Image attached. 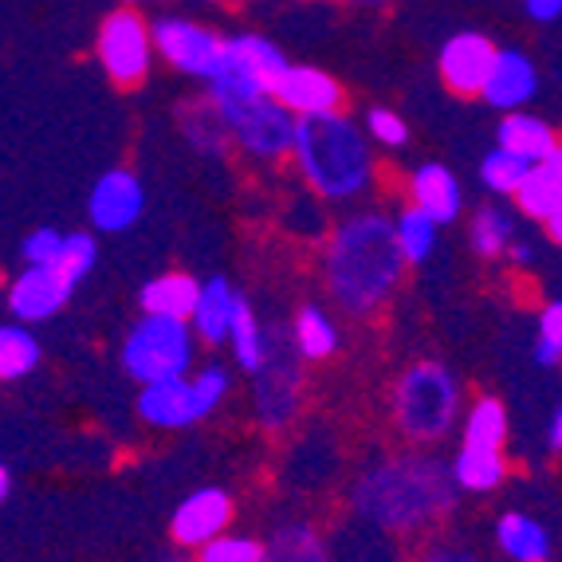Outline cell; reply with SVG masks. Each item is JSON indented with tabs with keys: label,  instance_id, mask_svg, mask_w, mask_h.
<instances>
[{
	"label": "cell",
	"instance_id": "obj_1",
	"mask_svg": "<svg viewBox=\"0 0 562 562\" xmlns=\"http://www.w3.org/2000/svg\"><path fill=\"white\" fill-rule=\"evenodd\" d=\"M402 276L405 260L397 252L394 225L385 213L366 209V213L347 216L327 236L323 280H327L330 300L355 319L378 315L402 288Z\"/></svg>",
	"mask_w": 562,
	"mask_h": 562
},
{
	"label": "cell",
	"instance_id": "obj_2",
	"mask_svg": "<svg viewBox=\"0 0 562 562\" xmlns=\"http://www.w3.org/2000/svg\"><path fill=\"white\" fill-rule=\"evenodd\" d=\"M457 507V487L449 480V464L432 457H390L355 484V512L382 531L409 535L437 524Z\"/></svg>",
	"mask_w": 562,
	"mask_h": 562
},
{
	"label": "cell",
	"instance_id": "obj_3",
	"mask_svg": "<svg viewBox=\"0 0 562 562\" xmlns=\"http://www.w3.org/2000/svg\"><path fill=\"white\" fill-rule=\"evenodd\" d=\"M291 158L319 201H358L374 186V150L342 111L295 119Z\"/></svg>",
	"mask_w": 562,
	"mask_h": 562
},
{
	"label": "cell",
	"instance_id": "obj_4",
	"mask_svg": "<svg viewBox=\"0 0 562 562\" xmlns=\"http://www.w3.org/2000/svg\"><path fill=\"white\" fill-rule=\"evenodd\" d=\"M460 382L441 362H413L394 385V422L405 441L437 445L460 422Z\"/></svg>",
	"mask_w": 562,
	"mask_h": 562
},
{
	"label": "cell",
	"instance_id": "obj_5",
	"mask_svg": "<svg viewBox=\"0 0 562 562\" xmlns=\"http://www.w3.org/2000/svg\"><path fill=\"white\" fill-rule=\"evenodd\" d=\"M193 358H198V338H193L186 319L142 315L122 338V370L138 385L189 374Z\"/></svg>",
	"mask_w": 562,
	"mask_h": 562
},
{
	"label": "cell",
	"instance_id": "obj_6",
	"mask_svg": "<svg viewBox=\"0 0 562 562\" xmlns=\"http://www.w3.org/2000/svg\"><path fill=\"white\" fill-rule=\"evenodd\" d=\"M99 64H103L106 79L119 87H138L146 83L154 64V44H150V24L142 20L138 9H114L99 24V40H94Z\"/></svg>",
	"mask_w": 562,
	"mask_h": 562
},
{
	"label": "cell",
	"instance_id": "obj_7",
	"mask_svg": "<svg viewBox=\"0 0 562 562\" xmlns=\"http://www.w3.org/2000/svg\"><path fill=\"white\" fill-rule=\"evenodd\" d=\"M228 126L236 150H244L252 161H283L291 158V138H295V114L280 106L272 94L252 99L221 114Z\"/></svg>",
	"mask_w": 562,
	"mask_h": 562
},
{
	"label": "cell",
	"instance_id": "obj_8",
	"mask_svg": "<svg viewBox=\"0 0 562 562\" xmlns=\"http://www.w3.org/2000/svg\"><path fill=\"white\" fill-rule=\"evenodd\" d=\"M150 44L154 56H161L169 67H178L181 76L209 79L221 64L225 52V36H216L213 29L198 24V20L166 16L158 24H150Z\"/></svg>",
	"mask_w": 562,
	"mask_h": 562
},
{
	"label": "cell",
	"instance_id": "obj_9",
	"mask_svg": "<svg viewBox=\"0 0 562 562\" xmlns=\"http://www.w3.org/2000/svg\"><path fill=\"white\" fill-rule=\"evenodd\" d=\"M71 295H76V288L52 263H29L9 283V315L16 323H24V327H36V323L56 319Z\"/></svg>",
	"mask_w": 562,
	"mask_h": 562
},
{
	"label": "cell",
	"instance_id": "obj_10",
	"mask_svg": "<svg viewBox=\"0 0 562 562\" xmlns=\"http://www.w3.org/2000/svg\"><path fill=\"white\" fill-rule=\"evenodd\" d=\"M142 213H146V189L131 169H106L103 178L91 186L87 216L99 233H126V228L138 225Z\"/></svg>",
	"mask_w": 562,
	"mask_h": 562
},
{
	"label": "cell",
	"instance_id": "obj_11",
	"mask_svg": "<svg viewBox=\"0 0 562 562\" xmlns=\"http://www.w3.org/2000/svg\"><path fill=\"white\" fill-rule=\"evenodd\" d=\"M233 512H236L233 496H228L225 487H198V492H189V496L173 507L169 535H173L178 547L198 551L201 543H209V539H216L221 531H228Z\"/></svg>",
	"mask_w": 562,
	"mask_h": 562
},
{
	"label": "cell",
	"instance_id": "obj_12",
	"mask_svg": "<svg viewBox=\"0 0 562 562\" xmlns=\"http://www.w3.org/2000/svg\"><path fill=\"white\" fill-rule=\"evenodd\" d=\"M138 417L150 429H189L209 417V409L201 405L198 390H193V378H166V382H146L138 390V402H134Z\"/></svg>",
	"mask_w": 562,
	"mask_h": 562
},
{
	"label": "cell",
	"instance_id": "obj_13",
	"mask_svg": "<svg viewBox=\"0 0 562 562\" xmlns=\"http://www.w3.org/2000/svg\"><path fill=\"white\" fill-rule=\"evenodd\" d=\"M272 99L280 106H288L295 119H307V114H330L342 111V83L335 76H327L323 67L311 64H288L280 71V79L272 83Z\"/></svg>",
	"mask_w": 562,
	"mask_h": 562
},
{
	"label": "cell",
	"instance_id": "obj_14",
	"mask_svg": "<svg viewBox=\"0 0 562 562\" xmlns=\"http://www.w3.org/2000/svg\"><path fill=\"white\" fill-rule=\"evenodd\" d=\"M496 59V44L484 32H457L437 56L441 83L460 99H480V87L487 79V67Z\"/></svg>",
	"mask_w": 562,
	"mask_h": 562
},
{
	"label": "cell",
	"instance_id": "obj_15",
	"mask_svg": "<svg viewBox=\"0 0 562 562\" xmlns=\"http://www.w3.org/2000/svg\"><path fill=\"white\" fill-rule=\"evenodd\" d=\"M539 94V67L527 52L519 47H496V59L487 67V79L480 87V99L487 106H496L499 114L524 111Z\"/></svg>",
	"mask_w": 562,
	"mask_h": 562
},
{
	"label": "cell",
	"instance_id": "obj_16",
	"mask_svg": "<svg viewBox=\"0 0 562 562\" xmlns=\"http://www.w3.org/2000/svg\"><path fill=\"white\" fill-rule=\"evenodd\" d=\"M295 409H300V366L280 350H268L263 366L256 370V417L263 429H283Z\"/></svg>",
	"mask_w": 562,
	"mask_h": 562
},
{
	"label": "cell",
	"instance_id": "obj_17",
	"mask_svg": "<svg viewBox=\"0 0 562 562\" xmlns=\"http://www.w3.org/2000/svg\"><path fill=\"white\" fill-rule=\"evenodd\" d=\"M512 198H516L519 213L539 221V225L547 228V236L559 240L562 236V150L543 161H531Z\"/></svg>",
	"mask_w": 562,
	"mask_h": 562
},
{
	"label": "cell",
	"instance_id": "obj_18",
	"mask_svg": "<svg viewBox=\"0 0 562 562\" xmlns=\"http://www.w3.org/2000/svg\"><path fill=\"white\" fill-rule=\"evenodd\" d=\"M409 205H417L437 225H457L464 213V189L460 178L441 161H422L409 173Z\"/></svg>",
	"mask_w": 562,
	"mask_h": 562
},
{
	"label": "cell",
	"instance_id": "obj_19",
	"mask_svg": "<svg viewBox=\"0 0 562 562\" xmlns=\"http://www.w3.org/2000/svg\"><path fill=\"white\" fill-rule=\"evenodd\" d=\"M288 64H291V59L283 56L280 47H276L268 36L240 32V36L225 40V52H221V64H216V67H228V71H236V76H244V79H252V83H260L263 91L272 94V83L280 79V71Z\"/></svg>",
	"mask_w": 562,
	"mask_h": 562
},
{
	"label": "cell",
	"instance_id": "obj_20",
	"mask_svg": "<svg viewBox=\"0 0 562 562\" xmlns=\"http://www.w3.org/2000/svg\"><path fill=\"white\" fill-rule=\"evenodd\" d=\"M496 146L499 150L519 154L524 161H543V158H551V154L562 150L559 134H554L551 122L539 119V114H531L527 106L524 111H507L504 119H499Z\"/></svg>",
	"mask_w": 562,
	"mask_h": 562
},
{
	"label": "cell",
	"instance_id": "obj_21",
	"mask_svg": "<svg viewBox=\"0 0 562 562\" xmlns=\"http://www.w3.org/2000/svg\"><path fill=\"white\" fill-rule=\"evenodd\" d=\"M236 295L240 291L225 280V276H213L198 288V303L189 311V330L193 338L209 342V347H221L228 335V319H233V307H236Z\"/></svg>",
	"mask_w": 562,
	"mask_h": 562
},
{
	"label": "cell",
	"instance_id": "obj_22",
	"mask_svg": "<svg viewBox=\"0 0 562 562\" xmlns=\"http://www.w3.org/2000/svg\"><path fill=\"white\" fill-rule=\"evenodd\" d=\"M449 480L457 492L487 496L507 480V457L504 449H487V445H460L449 464Z\"/></svg>",
	"mask_w": 562,
	"mask_h": 562
},
{
	"label": "cell",
	"instance_id": "obj_23",
	"mask_svg": "<svg viewBox=\"0 0 562 562\" xmlns=\"http://www.w3.org/2000/svg\"><path fill=\"white\" fill-rule=\"evenodd\" d=\"M201 280L189 272H161L142 283L138 307L142 315H166V319H189V311L198 303Z\"/></svg>",
	"mask_w": 562,
	"mask_h": 562
},
{
	"label": "cell",
	"instance_id": "obj_24",
	"mask_svg": "<svg viewBox=\"0 0 562 562\" xmlns=\"http://www.w3.org/2000/svg\"><path fill=\"white\" fill-rule=\"evenodd\" d=\"M496 543L504 551V559L512 562H547L551 559V531L527 512H507L496 524Z\"/></svg>",
	"mask_w": 562,
	"mask_h": 562
},
{
	"label": "cell",
	"instance_id": "obj_25",
	"mask_svg": "<svg viewBox=\"0 0 562 562\" xmlns=\"http://www.w3.org/2000/svg\"><path fill=\"white\" fill-rule=\"evenodd\" d=\"M181 134H186L189 146L209 161H221V158L233 154L228 126H225V119H221V111L209 103V94L205 99H198V103L181 106Z\"/></svg>",
	"mask_w": 562,
	"mask_h": 562
},
{
	"label": "cell",
	"instance_id": "obj_26",
	"mask_svg": "<svg viewBox=\"0 0 562 562\" xmlns=\"http://www.w3.org/2000/svg\"><path fill=\"white\" fill-rule=\"evenodd\" d=\"M228 350H233L236 366L240 370H248V374H256L263 366V358H268V330L260 327V319H256L252 303L244 300V295H236V307H233V319H228V335H225Z\"/></svg>",
	"mask_w": 562,
	"mask_h": 562
},
{
	"label": "cell",
	"instance_id": "obj_27",
	"mask_svg": "<svg viewBox=\"0 0 562 562\" xmlns=\"http://www.w3.org/2000/svg\"><path fill=\"white\" fill-rule=\"evenodd\" d=\"M519 236V221L512 209H499V205H480L472 213V225H469V240H472V252L484 256V260H499L507 252V244Z\"/></svg>",
	"mask_w": 562,
	"mask_h": 562
},
{
	"label": "cell",
	"instance_id": "obj_28",
	"mask_svg": "<svg viewBox=\"0 0 562 562\" xmlns=\"http://www.w3.org/2000/svg\"><path fill=\"white\" fill-rule=\"evenodd\" d=\"M460 429H464V445H487V449H504L507 432H512V417L499 397H476L469 409H460Z\"/></svg>",
	"mask_w": 562,
	"mask_h": 562
},
{
	"label": "cell",
	"instance_id": "obj_29",
	"mask_svg": "<svg viewBox=\"0 0 562 562\" xmlns=\"http://www.w3.org/2000/svg\"><path fill=\"white\" fill-rule=\"evenodd\" d=\"M390 225H394V244L405 268H417V263L429 260L432 248H437V233H441V225L432 216H425L417 205H405L397 216H390Z\"/></svg>",
	"mask_w": 562,
	"mask_h": 562
},
{
	"label": "cell",
	"instance_id": "obj_30",
	"mask_svg": "<svg viewBox=\"0 0 562 562\" xmlns=\"http://www.w3.org/2000/svg\"><path fill=\"white\" fill-rule=\"evenodd\" d=\"M44 358L40 338L24 323H0V382H20Z\"/></svg>",
	"mask_w": 562,
	"mask_h": 562
},
{
	"label": "cell",
	"instance_id": "obj_31",
	"mask_svg": "<svg viewBox=\"0 0 562 562\" xmlns=\"http://www.w3.org/2000/svg\"><path fill=\"white\" fill-rule=\"evenodd\" d=\"M263 562H330V551L311 524H283L272 543H263Z\"/></svg>",
	"mask_w": 562,
	"mask_h": 562
},
{
	"label": "cell",
	"instance_id": "obj_32",
	"mask_svg": "<svg viewBox=\"0 0 562 562\" xmlns=\"http://www.w3.org/2000/svg\"><path fill=\"white\" fill-rule=\"evenodd\" d=\"M338 350V327L327 311L307 303V307L295 315V355L307 358V362H327Z\"/></svg>",
	"mask_w": 562,
	"mask_h": 562
},
{
	"label": "cell",
	"instance_id": "obj_33",
	"mask_svg": "<svg viewBox=\"0 0 562 562\" xmlns=\"http://www.w3.org/2000/svg\"><path fill=\"white\" fill-rule=\"evenodd\" d=\"M94 260H99V240H94V233H64L52 268H56L71 288H79V283L94 272Z\"/></svg>",
	"mask_w": 562,
	"mask_h": 562
},
{
	"label": "cell",
	"instance_id": "obj_34",
	"mask_svg": "<svg viewBox=\"0 0 562 562\" xmlns=\"http://www.w3.org/2000/svg\"><path fill=\"white\" fill-rule=\"evenodd\" d=\"M527 166H531V161H524L519 154L499 150L496 146V150L480 161V181H484L487 193H496V198H512V193L519 189V181H524Z\"/></svg>",
	"mask_w": 562,
	"mask_h": 562
},
{
	"label": "cell",
	"instance_id": "obj_35",
	"mask_svg": "<svg viewBox=\"0 0 562 562\" xmlns=\"http://www.w3.org/2000/svg\"><path fill=\"white\" fill-rule=\"evenodd\" d=\"M193 562H263V543L252 539V535L221 531L216 539L198 547V559Z\"/></svg>",
	"mask_w": 562,
	"mask_h": 562
},
{
	"label": "cell",
	"instance_id": "obj_36",
	"mask_svg": "<svg viewBox=\"0 0 562 562\" xmlns=\"http://www.w3.org/2000/svg\"><path fill=\"white\" fill-rule=\"evenodd\" d=\"M535 362L554 370L562 362V303L551 300L539 311V327H535Z\"/></svg>",
	"mask_w": 562,
	"mask_h": 562
},
{
	"label": "cell",
	"instance_id": "obj_37",
	"mask_svg": "<svg viewBox=\"0 0 562 562\" xmlns=\"http://www.w3.org/2000/svg\"><path fill=\"white\" fill-rule=\"evenodd\" d=\"M362 134L370 142H378V146H385V150H402L405 142H409V122L397 111H390V106H370Z\"/></svg>",
	"mask_w": 562,
	"mask_h": 562
},
{
	"label": "cell",
	"instance_id": "obj_38",
	"mask_svg": "<svg viewBox=\"0 0 562 562\" xmlns=\"http://www.w3.org/2000/svg\"><path fill=\"white\" fill-rule=\"evenodd\" d=\"M193 378V390H198V397H201V405H205L209 413H216L221 409V402L228 397V390H233V382H228V370L225 366H201L198 374H189Z\"/></svg>",
	"mask_w": 562,
	"mask_h": 562
},
{
	"label": "cell",
	"instance_id": "obj_39",
	"mask_svg": "<svg viewBox=\"0 0 562 562\" xmlns=\"http://www.w3.org/2000/svg\"><path fill=\"white\" fill-rule=\"evenodd\" d=\"M59 240H64V233H56V228H36L24 236L20 256H24V263H52L59 252Z\"/></svg>",
	"mask_w": 562,
	"mask_h": 562
},
{
	"label": "cell",
	"instance_id": "obj_40",
	"mask_svg": "<svg viewBox=\"0 0 562 562\" xmlns=\"http://www.w3.org/2000/svg\"><path fill=\"white\" fill-rule=\"evenodd\" d=\"M524 4L535 24H554L562 16V0H524Z\"/></svg>",
	"mask_w": 562,
	"mask_h": 562
},
{
	"label": "cell",
	"instance_id": "obj_41",
	"mask_svg": "<svg viewBox=\"0 0 562 562\" xmlns=\"http://www.w3.org/2000/svg\"><path fill=\"white\" fill-rule=\"evenodd\" d=\"M425 562H480L472 551H464V547H452V543H437L429 547V554H425Z\"/></svg>",
	"mask_w": 562,
	"mask_h": 562
},
{
	"label": "cell",
	"instance_id": "obj_42",
	"mask_svg": "<svg viewBox=\"0 0 562 562\" xmlns=\"http://www.w3.org/2000/svg\"><path fill=\"white\" fill-rule=\"evenodd\" d=\"M507 260H516V263H531L535 260V244L531 240H524V236H516V240L507 244Z\"/></svg>",
	"mask_w": 562,
	"mask_h": 562
},
{
	"label": "cell",
	"instance_id": "obj_43",
	"mask_svg": "<svg viewBox=\"0 0 562 562\" xmlns=\"http://www.w3.org/2000/svg\"><path fill=\"white\" fill-rule=\"evenodd\" d=\"M547 449L551 452L562 449V409H554L551 417H547Z\"/></svg>",
	"mask_w": 562,
	"mask_h": 562
},
{
	"label": "cell",
	"instance_id": "obj_44",
	"mask_svg": "<svg viewBox=\"0 0 562 562\" xmlns=\"http://www.w3.org/2000/svg\"><path fill=\"white\" fill-rule=\"evenodd\" d=\"M9 496H12V472L0 464V504H4Z\"/></svg>",
	"mask_w": 562,
	"mask_h": 562
},
{
	"label": "cell",
	"instance_id": "obj_45",
	"mask_svg": "<svg viewBox=\"0 0 562 562\" xmlns=\"http://www.w3.org/2000/svg\"><path fill=\"white\" fill-rule=\"evenodd\" d=\"M350 4H362V9H385L390 0H350Z\"/></svg>",
	"mask_w": 562,
	"mask_h": 562
},
{
	"label": "cell",
	"instance_id": "obj_46",
	"mask_svg": "<svg viewBox=\"0 0 562 562\" xmlns=\"http://www.w3.org/2000/svg\"><path fill=\"white\" fill-rule=\"evenodd\" d=\"M158 562H193V559H158Z\"/></svg>",
	"mask_w": 562,
	"mask_h": 562
},
{
	"label": "cell",
	"instance_id": "obj_47",
	"mask_svg": "<svg viewBox=\"0 0 562 562\" xmlns=\"http://www.w3.org/2000/svg\"><path fill=\"white\" fill-rule=\"evenodd\" d=\"M122 4H138V0H122Z\"/></svg>",
	"mask_w": 562,
	"mask_h": 562
},
{
	"label": "cell",
	"instance_id": "obj_48",
	"mask_svg": "<svg viewBox=\"0 0 562 562\" xmlns=\"http://www.w3.org/2000/svg\"><path fill=\"white\" fill-rule=\"evenodd\" d=\"M547 562H551V559H547Z\"/></svg>",
	"mask_w": 562,
	"mask_h": 562
}]
</instances>
